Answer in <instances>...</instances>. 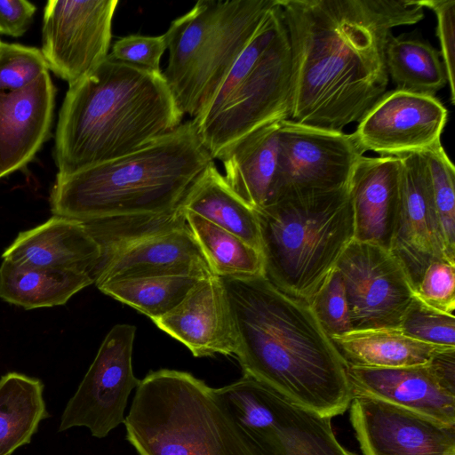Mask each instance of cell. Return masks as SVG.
I'll list each match as a JSON object with an SVG mask.
<instances>
[{
    "instance_id": "obj_1",
    "label": "cell",
    "mask_w": 455,
    "mask_h": 455,
    "mask_svg": "<svg viewBox=\"0 0 455 455\" xmlns=\"http://www.w3.org/2000/svg\"><path fill=\"white\" fill-rule=\"evenodd\" d=\"M291 55L289 119L343 132L386 92L393 29L424 18L417 0H278Z\"/></svg>"
},
{
    "instance_id": "obj_2",
    "label": "cell",
    "mask_w": 455,
    "mask_h": 455,
    "mask_svg": "<svg viewBox=\"0 0 455 455\" xmlns=\"http://www.w3.org/2000/svg\"><path fill=\"white\" fill-rule=\"evenodd\" d=\"M212 162L190 120L134 152L69 175L57 174L51 210L82 222L103 254L185 223L184 199Z\"/></svg>"
},
{
    "instance_id": "obj_3",
    "label": "cell",
    "mask_w": 455,
    "mask_h": 455,
    "mask_svg": "<svg viewBox=\"0 0 455 455\" xmlns=\"http://www.w3.org/2000/svg\"><path fill=\"white\" fill-rule=\"evenodd\" d=\"M220 278L243 374L323 417L343 414L352 401L347 365L307 302L264 275Z\"/></svg>"
},
{
    "instance_id": "obj_4",
    "label": "cell",
    "mask_w": 455,
    "mask_h": 455,
    "mask_svg": "<svg viewBox=\"0 0 455 455\" xmlns=\"http://www.w3.org/2000/svg\"><path fill=\"white\" fill-rule=\"evenodd\" d=\"M183 116L163 72L108 56L69 85L63 100L54 143L58 174L134 152L172 132Z\"/></svg>"
},
{
    "instance_id": "obj_5",
    "label": "cell",
    "mask_w": 455,
    "mask_h": 455,
    "mask_svg": "<svg viewBox=\"0 0 455 455\" xmlns=\"http://www.w3.org/2000/svg\"><path fill=\"white\" fill-rule=\"evenodd\" d=\"M255 212L263 275L284 293L307 302L354 240L347 185L288 195Z\"/></svg>"
},
{
    "instance_id": "obj_6",
    "label": "cell",
    "mask_w": 455,
    "mask_h": 455,
    "mask_svg": "<svg viewBox=\"0 0 455 455\" xmlns=\"http://www.w3.org/2000/svg\"><path fill=\"white\" fill-rule=\"evenodd\" d=\"M124 424L139 455H251L214 388L187 371H150Z\"/></svg>"
},
{
    "instance_id": "obj_7",
    "label": "cell",
    "mask_w": 455,
    "mask_h": 455,
    "mask_svg": "<svg viewBox=\"0 0 455 455\" xmlns=\"http://www.w3.org/2000/svg\"><path fill=\"white\" fill-rule=\"evenodd\" d=\"M291 55L278 0L205 108L192 122L212 159L274 121L289 119Z\"/></svg>"
},
{
    "instance_id": "obj_8",
    "label": "cell",
    "mask_w": 455,
    "mask_h": 455,
    "mask_svg": "<svg viewBox=\"0 0 455 455\" xmlns=\"http://www.w3.org/2000/svg\"><path fill=\"white\" fill-rule=\"evenodd\" d=\"M276 0H200L164 34V77L183 115L210 102Z\"/></svg>"
},
{
    "instance_id": "obj_9",
    "label": "cell",
    "mask_w": 455,
    "mask_h": 455,
    "mask_svg": "<svg viewBox=\"0 0 455 455\" xmlns=\"http://www.w3.org/2000/svg\"><path fill=\"white\" fill-rule=\"evenodd\" d=\"M214 392L251 455H356L323 417L243 374Z\"/></svg>"
},
{
    "instance_id": "obj_10",
    "label": "cell",
    "mask_w": 455,
    "mask_h": 455,
    "mask_svg": "<svg viewBox=\"0 0 455 455\" xmlns=\"http://www.w3.org/2000/svg\"><path fill=\"white\" fill-rule=\"evenodd\" d=\"M136 327L116 324L105 337L89 370L60 418L59 432L87 427L97 438L124 423L129 396L140 379L132 369Z\"/></svg>"
},
{
    "instance_id": "obj_11",
    "label": "cell",
    "mask_w": 455,
    "mask_h": 455,
    "mask_svg": "<svg viewBox=\"0 0 455 455\" xmlns=\"http://www.w3.org/2000/svg\"><path fill=\"white\" fill-rule=\"evenodd\" d=\"M364 153L353 133L283 120L269 204L288 195L347 186L356 161Z\"/></svg>"
},
{
    "instance_id": "obj_12",
    "label": "cell",
    "mask_w": 455,
    "mask_h": 455,
    "mask_svg": "<svg viewBox=\"0 0 455 455\" xmlns=\"http://www.w3.org/2000/svg\"><path fill=\"white\" fill-rule=\"evenodd\" d=\"M336 267L343 280L353 331L398 329L414 290L390 251L353 240Z\"/></svg>"
},
{
    "instance_id": "obj_13",
    "label": "cell",
    "mask_w": 455,
    "mask_h": 455,
    "mask_svg": "<svg viewBox=\"0 0 455 455\" xmlns=\"http://www.w3.org/2000/svg\"><path fill=\"white\" fill-rule=\"evenodd\" d=\"M118 0H50L44 11L41 52L48 68L71 85L108 55Z\"/></svg>"
},
{
    "instance_id": "obj_14",
    "label": "cell",
    "mask_w": 455,
    "mask_h": 455,
    "mask_svg": "<svg viewBox=\"0 0 455 455\" xmlns=\"http://www.w3.org/2000/svg\"><path fill=\"white\" fill-rule=\"evenodd\" d=\"M447 116L435 96L394 89L366 112L353 134L364 152L400 156L441 141Z\"/></svg>"
},
{
    "instance_id": "obj_15",
    "label": "cell",
    "mask_w": 455,
    "mask_h": 455,
    "mask_svg": "<svg viewBox=\"0 0 455 455\" xmlns=\"http://www.w3.org/2000/svg\"><path fill=\"white\" fill-rule=\"evenodd\" d=\"M349 408L363 455H455V426L368 396H353Z\"/></svg>"
},
{
    "instance_id": "obj_16",
    "label": "cell",
    "mask_w": 455,
    "mask_h": 455,
    "mask_svg": "<svg viewBox=\"0 0 455 455\" xmlns=\"http://www.w3.org/2000/svg\"><path fill=\"white\" fill-rule=\"evenodd\" d=\"M215 275L187 222L129 240L104 252L93 271L99 285L154 275Z\"/></svg>"
},
{
    "instance_id": "obj_17",
    "label": "cell",
    "mask_w": 455,
    "mask_h": 455,
    "mask_svg": "<svg viewBox=\"0 0 455 455\" xmlns=\"http://www.w3.org/2000/svg\"><path fill=\"white\" fill-rule=\"evenodd\" d=\"M399 157V203L389 251L415 291L427 267L447 259L421 156L409 153Z\"/></svg>"
},
{
    "instance_id": "obj_18",
    "label": "cell",
    "mask_w": 455,
    "mask_h": 455,
    "mask_svg": "<svg viewBox=\"0 0 455 455\" xmlns=\"http://www.w3.org/2000/svg\"><path fill=\"white\" fill-rule=\"evenodd\" d=\"M152 321L196 357L235 355L236 331L225 287L217 275L201 278L178 306Z\"/></svg>"
},
{
    "instance_id": "obj_19",
    "label": "cell",
    "mask_w": 455,
    "mask_h": 455,
    "mask_svg": "<svg viewBox=\"0 0 455 455\" xmlns=\"http://www.w3.org/2000/svg\"><path fill=\"white\" fill-rule=\"evenodd\" d=\"M54 100L48 71L24 88L0 92V179L27 166L48 140Z\"/></svg>"
},
{
    "instance_id": "obj_20",
    "label": "cell",
    "mask_w": 455,
    "mask_h": 455,
    "mask_svg": "<svg viewBox=\"0 0 455 455\" xmlns=\"http://www.w3.org/2000/svg\"><path fill=\"white\" fill-rule=\"evenodd\" d=\"M353 396L375 398L455 426V395L444 389L428 363L398 368L347 367Z\"/></svg>"
},
{
    "instance_id": "obj_21",
    "label": "cell",
    "mask_w": 455,
    "mask_h": 455,
    "mask_svg": "<svg viewBox=\"0 0 455 455\" xmlns=\"http://www.w3.org/2000/svg\"><path fill=\"white\" fill-rule=\"evenodd\" d=\"M399 156H364L355 163L347 188L354 213V240L389 251L400 194Z\"/></svg>"
},
{
    "instance_id": "obj_22",
    "label": "cell",
    "mask_w": 455,
    "mask_h": 455,
    "mask_svg": "<svg viewBox=\"0 0 455 455\" xmlns=\"http://www.w3.org/2000/svg\"><path fill=\"white\" fill-rule=\"evenodd\" d=\"M101 255L100 243L82 222L53 215L43 224L20 232L2 257L32 266L85 272L92 276Z\"/></svg>"
},
{
    "instance_id": "obj_23",
    "label": "cell",
    "mask_w": 455,
    "mask_h": 455,
    "mask_svg": "<svg viewBox=\"0 0 455 455\" xmlns=\"http://www.w3.org/2000/svg\"><path fill=\"white\" fill-rule=\"evenodd\" d=\"M281 121L267 123L242 137L217 157L229 187L254 211L270 203L278 168Z\"/></svg>"
},
{
    "instance_id": "obj_24",
    "label": "cell",
    "mask_w": 455,
    "mask_h": 455,
    "mask_svg": "<svg viewBox=\"0 0 455 455\" xmlns=\"http://www.w3.org/2000/svg\"><path fill=\"white\" fill-rule=\"evenodd\" d=\"M347 367L398 368L427 363L440 347L399 329L355 330L330 338Z\"/></svg>"
},
{
    "instance_id": "obj_25",
    "label": "cell",
    "mask_w": 455,
    "mask_h": 455,
    "mask_svg": "<svg viewBox=\"0 0 455 455\" xmlns=\"http://www.w3.org/2000/svg\"><path fill=\"white\" fill-rule=\"evenodd\" d=\"M93 283L85 272L28 265L4 259L0 266V298L26 309L65 304Z\"/></svg>"
},
{
    "instance_id": "obj_26",
    "label": "cell",
    "mask_w": 455,
    "mask_h": 455,
    "mask_svg": "<svg viewBox=\"0 0 455 455\" xmlns=\"http://www.w3.org/2000/svg\"><path fill=\"white\" fill-rule=\"evenodd\" d=\"M181 211L199 215L261 251L256 212L234 192L213 162L189 189Z\"/></svg>"
},
{
    "instance_id": "obj_27",
    "label": "cell",
    "mask_w": 455,
    "mask_h": 455,
    "mask_svg": "<svg viewBox=\"0 0 455 455\" xmlns=\"http://www.w3.org/2000/svg\"><path fill=\"white\" fill-rule=\"evenodd\" d=\"M44 385L34 378L9 372L0 379V455H11L29 443L48 417Z\"/></svg>"
},
{
    "instance_id": "obj_28",
    "label": "cell",
    "mask_w": 455,
    "mask_h": 455,
    "mask_svg": "<svg viewBox=\"0 0 455 455\" xmlns=\"http://www.w3.org/2000/svg\"><path fill=\"white\" fill-rule=\"evenodd\" d=\"M440 57L427 42L392 36L385 52L388 78L395 90L435 96L448 84Z\"/></svg>"
},
{
    "instance_id": "obj_29",
    "label": "cell",
    "mask_w": 455,
    "mask_h": 455,
    "mask_svg": "<svg viewBox=\"0 0 455 455\" xmlns=\"http://www.w3.org/2000/svg\"><path fill=\"white\" fill-rule=\"evenodd\" d=\"M183 214L215 275L230 278L263 275L259 249L194 212L186 211Z\"/></svg>"
},
{
    "instance_id": "obj_30",
    "label": "cell",
    "mask_w": 455,
    "mask_h": 455,
    "mask_svg": "<svg viewBox=\"0 0 455 455\" xmlns=\"http://www.w3.org/2000/svg\"><path fill=\"white\" fill-rule=\"evenodd\" d=\"M204 277L154 275L110 281L97 288L115 299L146 315L151 320L172 311Z\"/></svg>"
},
{
    "instance_id": "obj_31",
    "label": "cell",
    "mask_w": 455,
    "mask_h": 455,
    "mask_svg": "<svg viewBox=\"0 0 455 455\" xmlns=\"http://www.w3.org/2000/svg\"><path fill=\"white\" fill-rule=\"evenodd\" d=\"M419 153L439 221L446 259L455 264V168L441 141Z\"/></svg>"
},
{
    "instance_id": "obj_32",
    "label": "cell",
    "mask_w": 455,
    "mask_h": 455,
    "mask_svg": "<svg viewBox=\"0 0 455 455\" xmlns=\"http://www.w3.org/2000/svg\"><path fill=\"white\" fill-rule=\"evenodd\" d=\"M398 329L406 336L440 347H455V317L413 297Z\"/></svg>"
},
{
    "instance_id": "obj_33",
    "label": "cell",
    "mask_w": 455,
    "mask_h": 455,
    "mask_svg": "<svg viewBox=\"0 0 455 455\" xmlns=\"http://www.w3.org/2000/svg\"><path fill=\"white\" fill-rule=\"evenodd\" d=\"M307 304L329 338L353 331L343 280L336 267Z\"/></svg>"
},
{
    "instance_id": "obj_34",
    "label": "cell",
    "mask_w": 455,
    "mask_h": 455,
    "mask_svg": "<svg viewBox=\"0 0 455 455\" xmlns=\"http://www.w3.org/2000/svg\"><path fill=\"white\" fill-rule=\"evenodd\" d=\"M48 70V65L40 49L2 42L0 92L24 88Z\"/></svg>"
},
{
    "instance_id": "obj_35",
    "label": "cell",
    "mask_w": 455,
    "mask_h": 455,
    "mask_svg": "<svg viewBox=\"0 0 455 455\" xmlns=\"http://www.w3.org/2000/svg\"><path fill=\"white\" fill-rule=\"evenodd\" d=\"M414 296L436 310L454 315L455 264L444 259L432 261L425 269Z\"/></svg>"
},
{
    "instance_id": "obj_36",
    "label": "cell",
    "mask_w": 455,
    "mask_h": 455,
    "mask_svg": "<svg viewBox=\"0 0 455 455\" xmlns=\"http://www.w3.org/2000/svg\"><path fill=\"white\" fill-rule=\"evenodd\" d=\"M166 49L164 35L132 34L116 40L108 56L116 61L162 73L160 62Z\"/></svg>"
},
{
    "instance_id": "obj_37",
    "label": "cell",
    "mask_w": 455,
    "mask_h": 455,
    "mask_svg": "<svg viewBox=\"0 0 455 455\" xmlns=\"http://www.w3.org/2000/svg\"><path fill=\"white\" fill-rule=\"evenodd\" d=\"M424 9L435 12L436 17V36L439 39V52L443 63L450 89L451 102L455 103L454 66H455V1L454 0H417Z\"/></svg>"
},
{
    "instance_id": "obj_38",
    "label": "cell",
    "mask_w": 455,
    "mask_h": 455,
    "mask_svg": "<svg viewBox=\"0 0 455 455\" xmlns=\"http://www.w3.org/2000/svg\"><path fill=\"white\" fill-rule=\"evenodd\" d=\"M36 7L27 0H0V33L21 36L32 23Z\"/></svg>"
},
{
    "instance_id": "obj_39",
    "label": "cell",
    "mask_w": 455,
    "mask_h": 455,
    "mask_svg": "<svg viewBox=\"0 0 455 455\" xmlns=\"http://www.w3.org/2000/svg\"><path fill=\"white\" fill-rule=\"evenodd\" d=\"M427 363L442 387L455 395V347L438 349Z\"/></svg>"
},
{
    "instance_id": "obj_40",
    "label": "cell",
    "mask_w": 455,
    "mask_h": 455,
    "mask_svg": "<svg viewBox=\"0 0 455 455\" xmlns=\"http://www.w3.org/2000/svg\"><path fill=\"white\" fill-rule=\"evenodd\" d=\"M2 41L0 40V47H1Z\"/></svg>"
}]
</instances>
